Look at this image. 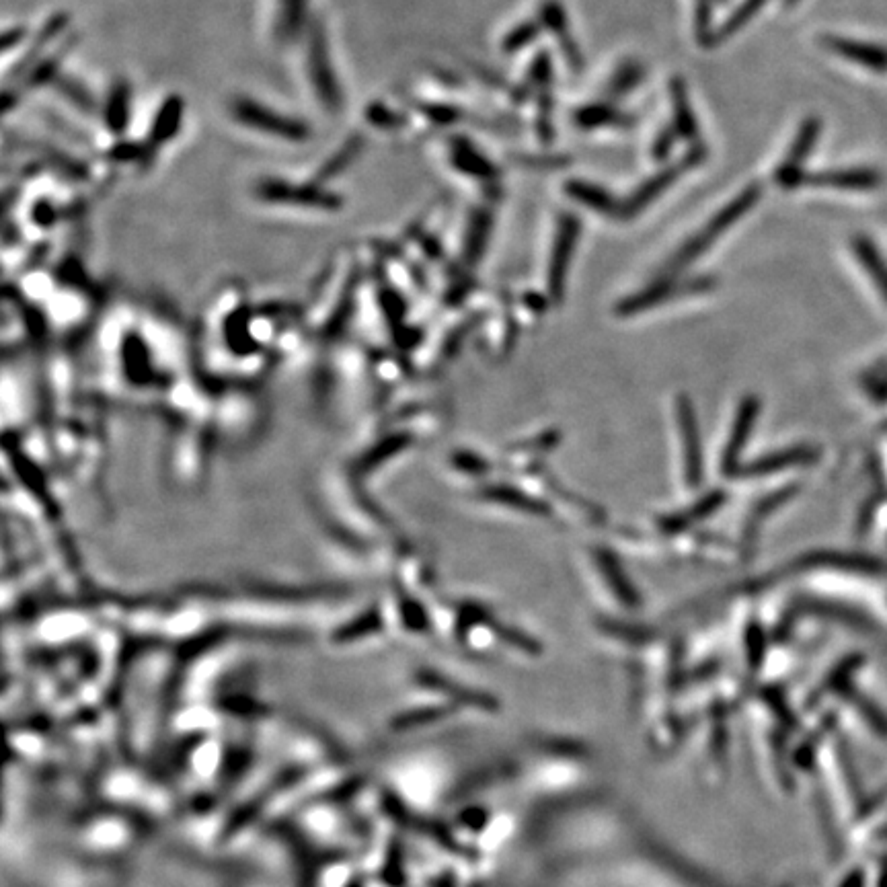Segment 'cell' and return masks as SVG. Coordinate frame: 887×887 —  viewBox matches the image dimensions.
I'll list each match as a JSON object with an SVG mask.
<instances>
[{"label":"cell","mask_w":887,"mask_h":887,"mask_svg":"<svg viewBox=\"0 0 887 887\" xmlns=\"http://www.w3.org/2000/svg\"><path fill=\"white\" fill-rule=\"evenodd\" d=\"M762 183H750L748 187H744L740 194L731 200L729 204H725L694 237H690L666 263L664 274L668 278H676L680 272L688 265H692L697 261L705 251L711 249V245L723 237L727 230L734 226L738 220H742L762 198Z\"/></svg>","instance_id":"cell-1"},{"label":"cell","mask_w":887,"mask_h":887,"mask_svg":"<svg viewBox=\"0 0 887 887\" xmlns=\"http://www.w3.org/2000/svg\"><path fill=\"white\" fill-rule=\"evenodd\" d=\"M306 76L311 89L325 111L337 113L343 105V89L331 58L327 33L319 21H313L304 35Z\"/></svg>","instance_id":"cell-2"},{"label":"cell","mask_w":887,"mask_h":887,"mask_svg":"<svg viewBox=\"0 0 887 887\" xmlns=\"http://www.w3.org/2000/svg\"><path fill=\"white\" fill-rule=\"evenodd\" d=\"M230 115L243 128L272 136L284 142H304L311 138V128L306 122L292 118L288 113L276 111L251 97H235L230 101Z\"/></svg>","instance_id":"cell-3"},{"label":"cell","mask_w":887,"mask_h":887,"mask_svg":"<svg viewBox=\"0 0 887 887\" xmlns=\"http://www.w3.org/2000/svg\"><path fill=\"white\" fill-rule=\"evenodd\" d=\"M709 157V146L703 142L690 144V148L682 154V159L660 169L658 173H653L651 177H647L633 194L621 202V214L619 220H633L635 216H639L647 206H651L655 200H658L664 191H668L682 173L697 169L699 165H703Z\"/></svg>","instance_id":"cell-4"},{"label":"cell","mask_w":887,"mask_h":887,"mask_svg":"<svg viewBox=\"0 0 887 887\" xmlns=\"http://www.w3.org/2000/svg\"><path fill=\"white\" fill-rule=\"evenodd\" d=\"M713 286H715L713 278H692V280L684 282V280L662 276L660 280L649 284L645 290L623 300L619 306H616V313H619L621 317H633L643 311H649V308H653V306H660L668 300H674L678 296L707 292Z\"/></svg>","instance_id":"cell-5"},{"label":"cell","mask_w":887,"mask_h":887,"mask_svg":"<svg viewBox=\"0 0 887 887\" xmlns=\"http://www.w3.org/2000/svg\"><path fill=\"white\" fill-rule=\"evenodd\" d=\"M257 196L265 202L294 204L308 208H337L341 198L325 189L321 183H290L286 179H261Z\"/></svg>","instance_id":"cell-6"},{"label":"cell","mask_w":887,"mask_h":887,"mask_svg":"<svg viewBox=\"0 0 887 887\" xmlns=\"http://www.w3.org/2000/svg\"><path fill=\"white\" fill-rule=\"evenodd\" d=\"M822 134V120L816 115L805 118L793 138V144L787 152V157L781 161V165L775 171V181L783 189H797L805 183V163L812 157L814 146L818 144V138Z\"/></svg>","instance_id":"cell-7"},{"label":"cell","mask_w":887,"mask_h":887,"mask_svg":"<svg viewBox=\"0 0 887 887\" xmlns=\"http://www.w3.org/2000/svg\"><path fill=\"white\" fill-rule=\"evenodd\" d=\"M582 235V220L577 218L573 212H563L557 218V233H555V241H553V251H551V259H549V294L555 300H561L563 290H565V282H567V272H569V263L575 251L577 241H580Z\"/></svg>","instance_id":"cell-8"},{"label":"cell","mask_w":887,"mask_h":887,"mask_svg":"<svg viewBox=\"0 0 887 887\" xmlns=\"http://www.w3.org/2000/svg\"><path fill=\"white\" fill-rule=\"evenodd\" d=\"M538 21H541V25L557 40L559 50H561L569 70L580 74L586 66V58H584L580 44H577V40L571 33L567 13L559 0H543L541 7H538Z\"/></svg>","instance_id":"cell-9"},{"label":"cell","mask_w":887,"mask_h":887,"mask_svg":"<svg viewBox=\"0 0 887 887\" xmlns=\"http://www.w3.org/2000/svg\"><path fill=\"white\" fill-rule=\"evenodd\" d=\"M678 423L682 436V452H684V475L690 487H699L703 479V450H701V434L697 415L688 397L678 399Z\"/></svg>","instance_id":"cell-10"},{"label":"cell","mask_w":887,"mask_h":887,"mask_svg":"<svg viewBox=\"0 0 887 887\" xmlns=\"http://www.w3.org/2000/svg\"><path fill=\"white\" fill-rule=\"evenodd\" d=\"M820 42L834 56H840L848 62L859 64V66H863L871 72H877V74L887 72V48L885 46L861 42V40H851V37H842V35H822Z\"/></svg>","instance_id":"cell-11"},{"label":"cell","mask_w":887,"mask_h":887,"mask_svg":"<svg viewBox=\"0 0 887 887\" xmlns=\"http://www.w3.org/2000/svg\"><path fill=\"white\" fill-rule=\"evenodd\" d=\"M760 413V401L756 397H746L740 407H738V415L734 421V428H731L725 452H723V460H721V469L727 477H736L740 471V456L746 448V442L752 434V426L754 421L758 419Z\"/></svg>","instance_id":"cell-12"},{"label":"cell","mask_w":887,"mask_h":887,"mask_svg":"<svg viewBox=\"0 0 887 887\" xmlns=\"http://www.w3.org/2000/svg\"><path fill=\"white\" fill-rule=\"evenodd\" d=\"M450 163L456 171L465 173L473 179H479L483 185L501 179L499 167L493 161H489L467 136L450 138Z\"/></svg>","instance_id":"cell-13"},{"label":"cell","mask_w":887,"mask_h":887,"mask_svg":"<svg viewBox=\"0 0 887 887\" xmlns=\"http://www.w3.org/2000/svg\"><path fill=\"white\" fill-rule=\"evenodd\" d=\"M881 183L883 175L877 169L855 167V169H828L818 173H807L803 185L844 189V191H873Z\"/></svg>","instance_id":"cell-14"},{"label":"cell","mask_w":887,"mask_h":887,"mask_svg":"<svg viewBox=\"0 0 887 887\" xmlns=\"http://www.w3.org/2000/svg\"><path fill=\"white\" fill-rule=\"evenodd\" d=\"M818 456H820V450L814 446H793V448H785V450H779L773 454H766V456L758 458L756 462H750V465L740 467L738 475L744 479L766 477V475L777 473V471L812 465V462L818 460Z\"/></svg>","instance_id":"cell-15"},{"label":"cell","mask_w":887,"mask_h":887,"mask_svg":"<svg viewBox=\"0 0 887 887\" xmlns=\"http://www.w3.org/2000/svg\"><path fill=\"white\" fill-rule=\"evenodd\" d=\"M571 122L580 130H598V128H621L629 130L635 126V115L616 107L612 101H596L582 105L571 115Z\"/></svg>","instance_id":"cell-16"},{"label":"cell","mask_w":887,"mask_h":887,"mask_svg":"<svg viewBox=\"0 0 887 887\" xmlns=\"http://www.w3.org/2000/svg\"><path fill=\"white\" fill-rule=\"evenodd\" d=\"M308 19V0H278L276 19H274V40L278 44H294L306 35L311 27Z\"/></svg>","instance_id":"cell-17"},{"label":"cell","mask_w":887,"mask_h":887,"mask_svg":"<svg viewBox=\"0 0 887 887\" xmlns=\"http://www.w3.org/2000/svg\"><path fill=\"white\" fill-rule=\"evenodd\" d=\"M668 91H670V105H672V126L676 128L678 136L690 144L701 142L697 115H694L688 87H686L682 76H672Z\"/></svg>","instance_id":"cell-18"},{"label":"cell","mask_w":887,"mask_h":887,"mask_svg":"<svg viewBox=\"0 0 887 887\" xmlns=\"http://www.w3.org/2000/svg\"><path fill=\"white\" fill-rule=\"evenodd\" d=\"M185 115V101L179 95H169L163 99L161 107L157 109L150 124L148 132V146L159 148L163 144H169L173 138H177Z\"/></svg>","instance_id":"cell-19"},{"label":"cell","mask_w":887,"mask_h":887,"mask_svg":"<svg viewBox=\"0 0 887 887\" xmlns=\"http://www.w3.org/2000/svg\"><path fill=\"white\" fill-rule=\"evenodd\" d=\"M563 189L573 202L582 204L602 216L619 218V214H621V202L616 200L608 189H604L596 183H590L584 179H569Z\"/></svg>","instance_id":"cell-20"},{"label":"cell","mask_w":887,"mask_h":887,"mask_svg":"<svg viewBox=\"0 0 887 887\" xmlns=\"http://www.w3.org/2000/svg\"><path fill=\"white\" fill-rule=\"evenodd\" d=\"M132 115V87L128 81L118 79L103 103V124L113 136H124V132L130 126Z\"/></svg>","instance_id":"cell-21"},{"label":"cell","mask_w":887,"mask_h":887,"mask_svg":"<svg viewBox=\"0 0 887 887\" xmlns=\"http://www.w3.org/2000/svg\"><path fill=\"white\" fill-rule=\"evenodd\" d=\"M596 563H598L600 573L604 575L608 588L612 590V594L619 598L623 604L635 608L639 604V594L627 577L621 561L616 559L610 551L600 549V551H596Z\"/></svg>","instance_id":"cell-22"},{"label":"cell","mask_w":887,"mask_h":887,"mask_svg":"<svg viewBox=\"0 0 887 887\" xmlns=\"http://www.w3.org/2000/svg\"><path fill=\"white\" fill-rule=\"evenodd\" d=\"M643 79H645V66L637 60H625L610 76L608 85L602 91V99L616 103L619 99L627 97L631 91H635L643 83Z\"/></svg>","instance_id":"cell-23"},{"label":"cell","mask_w":887,"mask_h":887,"mask_svg":"<svg viewBox=\"0 0 887 887\" xmlns=\"http://www.w3.org/2000/svg\"><path fill=\"white\" fill-rule=\"evenodd\" d=\"M853 251L859 257V261H861L865 272L869 274V278L873 280V284L877 286V290L887 300V263L879 255L875 243L871 239H867V237H855L853 239Z\"/></svg>","instance_id":"cell-24"},{"label":"cell","mask_w":887,"mask_h":887,"mask_svg":"<svg viewBox=\"0 0 887 887\" xmlns=\"http://www.w3.org/2000/svg\"><path fill=\"white\" fill-rule=\"evenodd\" d=\"M493 228V214L489 208H477L471 214V222H469V230H467V247H465V255L471 263L479 261L481 255L487 249L489 243V235Z\"/></svg>","instance_id":"cell-25"},{"label":"cell","mask_w":887,"mask_h":887,"mask_svg":"<svg viewBox=\"0 0 887 887\" xmlns=\"http://www.w3.org/2000/svg\"><path fill=\"white\" fill-rule=\"evenodd\" d=\"M721 504H725V493H723V491H713V493L705 495L703 499H699L697 504H694L688 512L666 518V520L662 522V526H664V530H668V532H680V530L688 528V526L694 524V522H701V520L709 518V516H711Z\"/></svg>","instance_id":"cell-26"},{"label":"cell","mask_w":887,"mask_h":887,"mask_svg":"<svg viewBox=\"0 0 887 887\" xmlns=\"http://www.w3.org/2000/svg\"><path fill=\"white\" fill-rule=\"evenodd\" d=\"M364 148V140L360 136H352L347 138L337 152H333L331 157L323 163V167L317 171L315 181L323 183V181H331L337 175H341L345 169H350V165L358 159V154Z\"/></svg>","instance_id":"cell-27"},{"label":"cell","mask_w":887,"mask_h":887,"mask_svg":"<svg viewBox=\"0 0 887 887\" xmlns=\"http://www.w3.org/2000/svg\"><path fill=\"white\" fill-rule=\"evenodd\" d=\"M766 3L768 0H742V5L731 11V15L717 29V44H723L729 37L740 33L766 7Z\"/></svg>","instance_id":"cell-28"},{"label":"cell","mask_w":887,"mask_h":887,"mask_svg":"<svg viewBox=\"0 0 887 887\" xmlns=\"http://www.w3.org/2000/svg\"><path fill=\"white\" fill-rule=\"evenodd\" d=\"M795 491H797V487H787V489L777 491V493L768 495L766 499L760 501L758 508L754 510V514L748 518V524H746V530H744V545H752L754 543V538H756L760 526L764 524V520L770 514H773L777 508H781L785 501H789L795 495Z\"/></svg>","instance_id":"cell-29"},{"label":"cell","mask_w":887,"mask_h":887,"mask_svg":"<svg viewBox=\"0 0 887 887\" xmlns=\"http://www.w3.org/2000/svg\"><path fill=\"white\" fill-rule=\"evenodd\" d=\"M508 159L514 167L530 169V171H559L571 165L569 154L545 152V154H528V152H512Z\"/></svg>","instance_id":"cell-30"},{"label":"cell","mask_w":887,"mask_h":887,"mask_svg":"<svg viewBox=\"0 0 887 887\" xmlns=\"http://www.w3.org/2000/svg\"><path fill=\"white\" fill-rule=\"evenodd\" d=\"M524 85L528 87L532 97L547 91V89H553V56H551V52L541 50L532 58Z\"/></svg>","instance_id":"cell-31"},{"label":"cell","mask_w":887,"mask_h":887,"mask_svg":"<svg viewBox=\"0 0 887 887\" xmlns=\"http://www.w3.org/2000/svg\"><path fill=\"white\" fill-rule=\"evenodd\" d=\"M489 497L499 501V504L510 506V508L526 512V514L549 516V510H547L545 504H541V501H538V499H534V497H530V495H526V493H522L518 489H512V487H495V489L489 491Z\"/></svg>","instance_id":"cell-32"},{"label":"cell","mask_w":887,"mask_h":887,"mask_svg":"<svg viewBox=\"0 0 887 887\" xmlns=\"http://www.w3.org/2000/svg\"><path fill=\"white\" fill-rule=\"evenodd\" d=\"M541 21H522L518 23L512 31L506 33L504 42H501V52L506 56H516L522 50H526L528 46H532L536 42V37L541 35Z\"/></svg>","instance_id":"cell-33"},{"label":"cell","mask_w":887,"mask_h":887,"mask_svg":"<svg viewBox=\"0 0 887 887\" xmlns=\"http://www.w3.org/2000/svg\"><path fill=\"white\" fill-rule=\"evenodd\" d=\"M713 5L715 0H697L694 3V35L701 48L717 46V29L713 27Z\"/></svg>","instance_id":"cell-34"},{"label":"cell","mask_w":887,"mask_h":887,"mask_svg":"<svg viewBox=\"0 0 887 887\" xmlns=\"http://www.w3.org/2000/svg\"><path fill=\"white\" fill-rule=\"evenodd\" d=\"M553 111H555V101H553V91L547 89L543 93L536 95V138L541 140L543 144H553L555 140V122H553Z\"/></svg>","instance_id":"cell-35"},{"label":"cell","mask_w":887,"mask_h":887,"mask_svg":"<svg viewBox=\"0 0 887 887\" xmlns=\"http://www.w3.org/2000/svg\"><path fill=\"white\" fill-rule=\"evenodd\" d=\"M419 111L423 118L444 128L467 120V111L450 103H419Z\"/></svg>","instance_id":"cell-36"},{"label":"cell","mask_w":887,"mask_h":887,"mask_svg":"<svg viewBox=\"0 0 887 887\" xmlns=\"http://www.w3.org/2000/svg\"><path fill=\"white\" fill-rule=\"evenodd\" d=\"M54 85L58 87V91H60L66 99H70V101H72L76 107H79V109H83V111H95L97 103H95L93 95H91V93L87 91V87H83L79 81L68 79V76H58Z\"/></svg>","instance_id":"cell-37"},{"label":"cell","mask_w":887,"mask_h":887,"mask_svg":"<svg viewBox=\"0 0 887 887\" xmlns=\"http://www.w3.org/2000/svg\"><path fill=\"white\" fill-rule=\"evenodd\" d=\"M851 699L855 703V707L859 709V713L867 719V723L877 731L879 736H887V715L869 699L861 697L857 692H851Z\"/></svg>","instance_id":"cell-38"},{"label":"cell","mask_w":887,"mask_h":887,"mask_svg":"<svg viewBox=\"0 0 887 887\" xmlns=\"http://www.w3.org/2000/svg\"><path fill=\"white\" fill-rule=\"evenodd\" d=\"M678 132H676V128L670 124V126H664L660 132H658V136H655V140H653V144H651V157H653V161H658V163H662V161H666L670 154H672V150H674V146H676V142H678Z\"/></svg>","instance_id":"cell-39"},{"label":"cell","mask_w":887,"mask_h":887,"mask_svg":"<svg viewBox=\"0 0 887 887\" xmlns=\"http://www.w3.org/2000/svg\"><path fill=\"white\" fill-rule=\"evenodd\" d=\"M368 120L378 126V128H389V130H397L401 126H405V118L395 111H391L389 107L384 105H372L368 111Z\"/></svg>","instance_id":"cell-40"},{"label":"cell","mask_w":887,"mask_h":887,"mask_svg":"<svg viewBox=\"0 0 887 887\" xmlns=\"http://www.w3.org/2000/svg\"><path fill=\"white\" fill-rule=\"evenodd\" d=\"M144 152H146V148H142L140 144L122 142L118 146H113V150L109 154H111L113 161H136V159L142 157Z\"/></svg>","instance_id":"cell-41"},{"label":"cell","mask_w":887,"mask_h":887,"mask_svg":"<svg viewBox=\"0 0 887 887\" xmlns=\"http://www.w3.org/2000/svg\"><path fill=\"white\" fill-rule=\"evenodd\" d=\"M25 27H13V29H7L5 33H3V50L5 52H9L11 48H13V44H19V42H23V37H25Z\"/></svg>","instance_id":"cell-42"},{"label":"cell","mask_w":887,"mask_h":887,"mask_svg":"<svg viewBox=\"0 0 887 887\" xmlns=\"http://www.w3.org/2000/svg\"><path fill=\"white\" fill-rule=\"evenodd\" d=\"M844 887H865V879H863V873H853L851 877H848V881L844 883Z\"/></svg>","instance_id":"cell-43"},{"label":"cell","mask_w":887,"mask_h":887,"mask_svg":"<svg viewBox=\"0 0 887 887\" xmlns=\"http://www.w3.org/2000/svg\"><path fill=\"white\" fill-rule=\"evenodd\" d=\"M879 887H887V865L881 867V875H879Z\"/></svg>","instance_id":"cell-44"},{"label":"cell","mask_w":887,"mask_h":887,"mask_svg":"<svg viewBox=\"0 0 887 887\" xmlns=\"http://www.w3.org/2000/svg\"><path fill=\"white\" fill-rule=\"evenodd\" d=\"M799 5V0H783V7L785 9H793V7H797Z\"/></svg>","instance_id":"cell-45"},{"label":"cell","mask_w":887,"mask_h":887,"mask_svg":"<svg viewBox=\"0 0 887 887\" xmlns=\"http://www.w3.org/2000/svg\"><path fill=\"white\" fill-rule=\"evenodd\" d=\"M715 3H727V0H715Z\"/></svg>","instance_id":"cell-46"}]
</instances>
